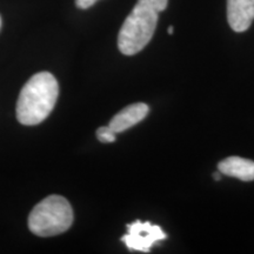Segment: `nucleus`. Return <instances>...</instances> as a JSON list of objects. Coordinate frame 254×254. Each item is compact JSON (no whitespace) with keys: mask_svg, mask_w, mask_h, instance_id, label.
<instances>
[{"mask_svg":"<svg viewBox=\"0 0 254 254\" xmlns=\"http://www.w3.org/2000/svg\"><path fill=\"white\" fill-rule=\"evenodd\" d=\"M59 94L57 79L49 72H40L28 80L19 94L17 118L19 123L33 126L43 123L55 109Z\"/></svg>","mask_w":254,"mask_h":254,"instance_id":"f257e3e1","label":"nucleus"},{"mask_svg":"<svg viewBox=\"0 0 254 254\" xmlns=\"http://www.w3.org/2000/svg\"><path fill=\"white\" fill-rule=\"evenodd\" d=\"M167 4L168 0H138L119 32L118 47L123 55L133 56L145 49L154 34L159 13Z\"/></svg>","mask_w":254,"mask_h":254,"instance_id":"f03ea898","label":"nucleus"},{"mask_svg":"<svg viewBox=\"0 0 254 254\" xmlns=\"http://www.w3.org/2000/svg\"><path fill=\"white\" fill-rule=\"evenodd\" d=\"M73 209L62 195H50L34 206L28 217V227L38 237H55L72 226Z\"/></svg>","mask_w":254,"mask_h":254,"instance_id":"7ed1b4c3","label":"nucleus"},{"mask_svg":"<svg viewBox=\"0 0 254 254\" xmlns=\"http://www.w3.org/2000/svg\"><path fill=\"white\" fill-rule=\"evenodd\" d=\"M166 238L167 236L161 227L152 225L148 221L136 220L133 224L127 225V234L122 238V240L129 250L148 253L155 243Z\"/></svg>","mask_w":254,"mask_h":254,"instance_id":"20e7f679","label":"nucleus"},{"mask_svg":"<svg viewBox=\"0 0 254 254\" xmlns=\"http://www.w3.org/2000/svg\"><path fill=\"white\" fill-rule=\"evenodd\" d=\"M227 19L233 31L249 30L254 20V0H227Z\"/></svg>","mask_w":254,"mask_h":254,"instance_id":"39448f33","label":"nucleus"},{"mask_svg":"<svg viewBox=\"0 0 254 254\" xmlns=\"http://www.w3.org/2000/svg\"><path fill=\"white\" fill-rule=\"evenodd\" d=\"M148 111H150V107L144 103L128 105L113 117L109 126L116 133L124 132L140 123L141 120H144L145 117L148 114Z\"/></svg>","mask_w":254,"mask_h":254,"instance_id":"423d86ee","label":"nucleus"},{"mask_svg":"<svg viewBox=\"0 0 254 254\" xmlns=\"http://www.w3.org/2000/svg\"><path fill=\"white\" fill-rule=\"evenodd\" d=\"M219 172L233 177L241 182L254 180V161L240 157H228L218 164Z\"/></svg>","mask_w":254,"mask_h":254,"instance_id":"0eeeda50","label":"nucleus"},{"mask_svg":"<svg viewBox=\"0 0 254 254\" xmlns=\"http://www.w3.org/2000/svg\"><path fill=\"white\" fill-rule=\"evenodd\" d=\"M116 134L117 133L110 126H101L97 129L98 140L104 142V144H110V142L116 141Z\"/></svg>","mask_w":254,"mask_h":254,"instance_id":"6e6552de","label":"nucleus"},{"mask_svg":"<svg viewBox=\"0 0 254 254\" xmlns=\"http://www.w3.org/2000/svg\"><path fill=\"white\" fill-rule=\"evenodd\" d=\"M97 1L98 0H75V5H77V7L79 8L85 9L93 6Z\"/></svg>","mask_w":254,"mask_h":254,"instance_id":"1a4fd4ad","label":"nucleus"},{"mask_svg":"<svg viewBox=\"0 0 254 254\" xmlns=\"http://www.w3.org/2000/svg\"><path fill=\"white\" fill-rule=\"evenodd\" d=\"M213 178H214V180H220L221 179V173L220 172L213 173Z\"/></svg>","mask_w":254,"mask_h":254,"instance_id":"9d476101","label":"nucleus"},{"mask_svg":"<svg viewBox=\"0 0 254 254\" xmlns=\"http://www.w3.org/2000/svg\"><path fill=\"white\" fill-rule=\"evenodd\" d=\"M173 31H174V27L173 26H170L168 27V34H173Z\"/></svg>","mask_w":254,"mask_h":254,"instance_id":"9b49d317","label":"nucleus"},{"mask_svg":"<svg viewBox=\"0 0 254 254\" xmlns=\"http://www.w3.org/2000/svg\"><path fill=\"white\" fill-rule=\"evenodd\" d=\"M0 27H1V18H0Z\"/></svg>","mask_w":254,"mask_h":254,"instance_id":"f8f14e48","label":"nucleus"}]
</instances>
